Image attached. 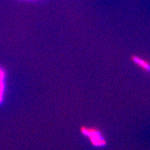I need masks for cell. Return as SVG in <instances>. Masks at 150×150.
<instances>
[{
    "mask_svg": "<svg viewBox=\"0 0 150 150\" xmlns=\"http://www.w3.org/2000/svg\"><path fill=\"white\" fill-rule=\"evenodd\" d=\"M6 96V73L0 67V105L3 104Z\"/></svg>",
    "mask_w": 150,
    "mask_h": 150,
    "instance_id": "7a4b0ae2",
    "label": "cell"
},
{
    "mask_svg": "<svg viewBox=\"0 0 150 150\" xmlns=\"http://www.w3.org/2000/svg\"><path fill=\"white\" fill-rule=\"evenodd\" d=\"M131 60H132V62L134 64L138 66L141 69H143L144 71L150 73V63L148 61L136 55L131 56Z\"/></svg>",
    "mask_w": 150,
    "mask_h": 150,
    "instance_id": "3957f363",
    "label": "cell"
},
{
    "mask_svg": "<svg viewBox=\"0 0 150 150\" xmlns=\"http://www.w3.org/2000/svg\"><path fill=\"white\" fill-rule=\"evenodd\" d=\"M81 134L86 138L93 146L102 148L107 145V140L102 131L94 126H83L80 128Z\"/></svg>",
    "mask_w": 150,
    "mask_h": 150,
    "instance_id": "6da1fadb",
    "label": "cell"
}]
</instances>
